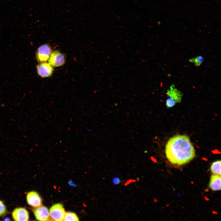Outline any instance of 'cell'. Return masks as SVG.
<instances>
[{"label": "cell", "instance_id": "cell-1", "mask_svg": "<svg viewBox=\"0 0 221 221\" xmlns=\"http://www.w3.org/2000/svg\"><path fill=\"white\" fill-rule=\"evenodd\" d=\"M165 153L171 163L183 165L193 159L196 152L188 136L178 135L169 140L165 146Z\"/></svg>", "mask_w": 221, "mask_h": 221}, {"label": "cell", "instance_id": "cell-6", "mask_svg": "<svg viewBox=\"0 0 221 221\" xmlns=\"http://www.w3.org/2000/svg\"><path fill=\"white\" fill-rule=\"evenodd\" d=\"M37 68L38 74L42 78L51 76L53 71V67L48 62L41 63L37 65Z\"/></svg>", "mask_w": 221, "mask_h": 221}, {"label": "cell", "instance_id": "cell-11", "mask_svg": "<svg viewBox=\"0 0 221 221\" xmlns=\"http://www.w3.org/2000/svg\"><path fill=\"white\" fill-rule=\"evenodd\" d=\"M211 172L215 174L221 175V160H217L213 162L211 166Z\"/></svg>", "mask_w": 221, "mask_h": 221}, {"label": "cell", "instance_id": "cell-15", "mask_svg": "<svg viewBox=\"0 0 221 221\" xmlns=\"http://www.w3.org/2000/svg\"><path fill=\"white\" fill-rule=\"evenodd\" d=\"M6 212V207L3 203L0 200V216L4 214Z\"/></svg>", "mask_w": 221, "mask_h": 221}, {"label": "cell", "instance_id": "cell-9", "mask_svg": "<svg viewBox=\"0 0 221 221\" xmlns=\"http://www.w3.org/2000/svg\"><path fill=\"white\" fill-rule=\"evenodd\" d=\"M173 84L170 87V89L167 90V95L170 98L173 99L177 103H180L183 94L181 91L175 87Z\"/></svg>", "mask_w": 221, "mask_h": 221}, {"label": "cell", "instance_id": "cell-10", "mask_svg": "<svg viewBox=\"0 0 221 221\" xmlns=\"http://www.w3.org/2000/svg\"><path fill=\"white\" fill-rule=\"evenodd\" d=\"M209 187L213 191L221 190V176L213 174L211 176L209 183Z\"/></svg>", "mask_w": 221, "mask_h": 221}, {"label": "cell", "instance_id": "cell-8", "mask_svg": "<svg viewBox=\"0 0 221 221\" xmlns=\"http://www.w3.org/2000/svg\"><path fill=\"white\" fill-rule=\"evenodd\" d=\"M13 219L15 221H28L29 218L28 211L23 207H17L14 210L12 213Z\"/></svg>", "mask_w": 221, "mask_h": 221}, {"label": "cell", "instance_id": "cell-3", "mask_svg": "<svg viewBox=\"0 0 221 221\" xmlns=\"http://www.w3.org/2000/svg\"><path fill=\"white\" fill-rule=\"evenodd\" d=\"M52 52L51 48L49 45H41L37 49L36 53L37 61L40 63L46 62L49 59Z\"/></svg>", "mask_w": 221, "mask_h": 221}, {"label": "cell", "instance_id": "cell-14", "mask_svg": "<svg viewBox=\"0 0 221 221\" xmlns=\"http://www.w3.org/2000/svg\"><path fill=\"white\" fill-rule=\"evenodd\" d=\"M176 103L175 101L172 99L169 98L166 101V105L168 108L173 107Z\"/></svg>", "mask_w": 221, "mask_h": 221}, {"label": "cell", "instance_id": "cell-16", "mask_svg": "<svg viewBox=\"0 0 221 221\" xmlns=\"http://www.w3.org/2000/svg\"><path fill=\"white\" fill-rule=\"evenodd\" d=\"M112 182L114 185H118L121 182L120 179L118 176H115L113 178Z\"/></svg>", "mask_w": 221, "mask_h": 221}, {"label": "cell", "instance_id": "cell-13", "mask_svg": "<svg viewBox=\"0 0 221 221\" xmlns=\"http://www.w3.org/2000/svg\"><path fill=\"white\" fill-rule=\"evenodd\" d=\"M204 61V58L203 56H199L190 59L189 60L190 62L193 63L197 67L200 66L201 64Z\"/></svg>", "mask_w": 221, "mask_h": 221}, {"label": "cell", "instance_id": "cell-2", "mask_svg": "<svg viewBox=\"0 0 221 221\" xmlns=\"http://www.w3.org/2000/svg\"><path fill=\"white\" fill-rule=\"evenodd\" d=\"M65 211L63 205L60 203L53 204L49 211V220L63 221Z\"/></svg>", "mask_w": 221, "mask_h": 221}, {"label": "cell", "instance_id": "cell-12", "mask_svg": "<svg viewBox=\"0 0 221 221\" xmlns=\"http://www.w3.org/2000/svg\"><path fill=\"white\" fill-rule=\"evenodd\" d=\"M79 218L74 213L71 212H65L63 221H78Z\"/></svg>", "mask_w": 221, "mask_h": 221}, {"label": "cell", "instance_id": "cell-5", "mask_svg": "<svg viewBox=\"0 0 221 221\" xmlns=\"http://www.w3.org/2000/svg\"><path fill=\"white\" fill-rule=\"evenodd\" d=\"M33 212L36 219L39 221L49 220V211L46 207L42 205L35 208Z\"/></svg>", "mask_w": 221, "mask_h": 221}, {"label": "cell", "instance_id": "cell-4", "mask_svg": "<svg viewBox=\"0 0 221 221\" xmlns=\"http://www.w3.org/2000/svg\"><path fill=\"white\" fill-rule=\"evenodd\" d=\"M65 62V57L64 55L57 50L52 52L48 60V63L53 68L61 66Z\"/></svg>", "mask_w": 221, "mask_h": 221}, {"label": "cell", "instance_id": "cell-7", "mask_svg": "<svg viewBox=\"0 0 221 221\" xmlns=\"http://www.w3.org/2000/svg\"><path fill=\"white\" fill-rule=\"evenodd\" d=\"M28 204L30 206L36 207L42 205V200L37 192L32 191L29 192L26 196Z\"/></svg>", "mask_w": 221, "mask_h": 221}]
</instances>
